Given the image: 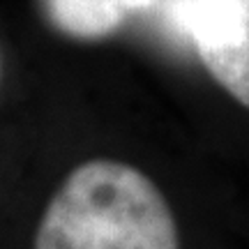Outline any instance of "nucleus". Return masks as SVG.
Listing matches in <instances>:
<instances>
[{
	"instance_id": "7ed1b4c3",
	"label": "nucleus",
	"mask_w": 249,
	"mask_h": 249,
	"mask_svg": "<svg viewBox=\"0 0 249 249\" xmlns=\"http://www.w3.org/2000/svg\"><path fill=\"white\" fill-rule=\"evenodd\" d=\"M42 7L51 26L74 39L108 37L127 17L120 0H42Z\"/></svg>"
},
{
	"instance_id": "f03ea898",
	"label": "nucleus",
	"mask_w": 249,
	"mask_h": 249,
	"mask_svg": "<svg viewBox=\"0 0 249 249\" xmlns=\"http://www.w3.org/2000/svg\"><path fill=\"white\" fill-rule=\"evenodd\" d=\"M189 42L214 81L249 108V0H201Z\"/></svg>"
},
{
	"instance_id": "20e7f679",
	"label": "nucleus",
	"mask_w": 249,
	"mask_h": 249,
	"mask_svg": "<svg viewBox=\"0 0 249 249\" xmlns=\"http://www.w3.org/2000/svg\"><path fill=\"white\" fill-rule=\"evenodd\" d=\"M198 2L201 0H166V26L180 39H192V26Z\"/></svg>"
},
{
	"instance_id": "f257e3e1",
	"label": "nucleus",
	"mask_w": 249,
	"mask_h": 249,
	"mask_svg": "<svg viewBox=\"0 0 249 249\" xmlns=\"http://www.w3.org/2000/svg\"><path fill=\"white\" fill-rule=\"evenodd\" d=\"M33 249H180L169 201L143 171L88 160L65 176L35 226Z\"/></svg>"
},
{
	"instance_id": "39448f33",
	"label": "nucleus",
	"mask_w": 249,
	"mask_h": 249,
	"mask_svg": "<svg viewBox=\"0 0 249 249\" xmlns=\"http://www.w3.org/2000/svg\"><path fill=\"white\" fill-rule=\"evenodd\" d=\"M120 2H123V7L129 14V12H139V9H150L157 0H120Z\"/></svg>"
}]
</instances>
